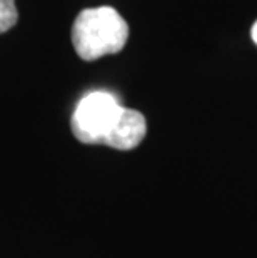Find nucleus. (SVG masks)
Wrapping results in <instances>:
<instances>
[{"mask_svg":"<svg viewBox=\"0 0 257 258\" xmlns=\"http://www.w3.org/2000/svg\"><path fill=\"white\" fill-rule=\"evenodd\" d=\"M124 110L125 107L109 92L87 93L70 120L75 139L87 145H107Z\"/></svg>","mask_w":257,"mask_h":258,"instance_id":"nucleus-2","label":"nucleus"},{"mask_svg":"<svg viewBox=\"0 0 257 258\" xmlns=\"http://www.w3.org/2000/svg\"><path fill=\"white\" fill-rule=\"evenodd\" d=\"M250 35H252V40L257 43V22L252 25V30H250Z\"/></svg>","mask_w":257,"mask_h":258,"instance_id":"nucleus-5","label":"nucleus"},{"mask_svg":"<svg viewBox=\"0 0 257 258\" xmlns=\"http://www.w3.org/2000/svg\"><path fill=\"white\" fill-rule=\"evenodd\" d=\"M145 132L147 122L144 115L132 108H125L116 130L112 132L107 142V147H112L116 150H132L144 140Z\"/></svg>","mask_w":257,"mask_h":258,"instance_id":"nucleus-3","label":"nucleus"},{"mask_svg":"<svg viewBox=\"0 0 257 258\" xmlns=\"http://www.w3.org/2000/svg\"><path fill=\"white\" fill-rule=\"evenodd\" d=\"M17 20L19 12L15 7V0H0V34L12 29Z\"/></svg>","mask_w":257,"mask_h":258,"instance_id":"nucleus-4","label":"nucleus"},{"mask_svg":"<svg viewBox=\"0 0 257 258\" xmlns=\"http://www.w3.org/2000/svg\"><path fill=\"white\" fill-rule=\"evenodd\" d=\"M129 38V25L116 9H84L72 27V43L82 60L92 62L119 53Z\"/></svg>","mask_w":257,"mask_h":258,"instance_id":"nucleus-1","label":"nucleus"}]
</instances>
